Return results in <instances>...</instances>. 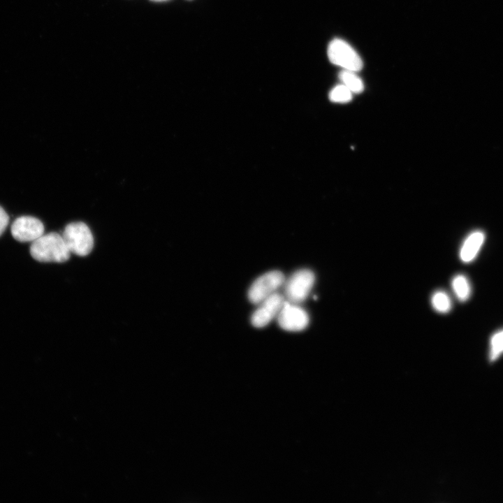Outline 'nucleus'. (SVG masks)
Instances as JSON below:
<instances>
[{
	"mask_svg": "<svg viewBox=\"0 0 503 503\" xmlns=\"http://www.w3.org/2000/svg\"><path fill=\"white\" fill-rule=\"evenodd\" d=\"M352 94L346 86L340 84L332 89L329 94V98L333 102L344 103L351 100Z\"/></svg>",
	"mask_w": 503,
	"mask_h": 503,
	"instance_id": "obj_14",
	"label": "nucleus"
},
{
	"mask_svg": "<svg viewBox=\"0 0 503 503\" xmlns=\"http://www.w3.org/2000/svg\"><path fill=\"white\" fill-rule=\"evenodd\" d=\"M285 281L284 274L279 270H272L258 277L248 290L249 300L255 305L277 292Z\"/></svg>",
	"mask_w": 503,
	"mask_h": 503,
	"instance_id": "obj_5",
	"label": "nucleus"
},
{
	"mask_svg": "<svg viewBox=\"0 0 503 503\" xmlns=\"http://www.w3.org/2000/svg\"><path fill=\"white\" fill-rule=\"evenodd\" d=\"M9 222V217L6 211L0 206V236L4 232Z\"/></svg>",
	"mask_w": 503,
	"mask_h": 503,
	"instance_id": "obj_15",
	"label": "nucleus"
},
{
	"mask_svg": "<svg viewBox=\"0 0 503 503\" xmlns=\"http://www.w3.org/2000/svg\"><path fill=\"white\" fill-rule=\"evenodd\" d=\"M279 326L284 330L291 332L303 330L309 324L307 312L299 306L285 300L277 316Z\"/></svg>",
	"mask_w": 503,
	"mask_h": 503,
	"instance_id": "obj_6",
	"label": "nucleus"
},
{
	"mask_svg": "<svg viewBox=\"0 0 503 503\" xmlns=\"http://www.w3.org/2000/svg\"><path fill=\"white\" fill-rule=\"evenodd\" d=\"M284 301V295L276 292L258 303L251 317L252 326L256 328L266 326L274 318H277Z\"/></svg>",
	"mask_w": 503,
	"mask_h": 503,
	"instance_id": "obj_7",
	"label": "nucleus"
},
{
	"mask_svg": "<svg viewBox=\"0 0 503 503\" xmlns=\"http://www.w3.org/2000/svg\"><path fill=\"white\" fill-rule=\"evenodd\" d=\"M431 305L433 309L439 313H447L452 307L449 296L444 291H437L432 294Z\"/></svg>",
	"mask_w": 503,
	"mask_h": 503,
	"instance_id": "obj_12",
	"label": "nucleus"
},
{
	"mask_svg": "<svg viewBox=\"0 0 503 503\" xmlns=\"http://www.w3.org/2000/svg\"><path fill=\"white\" fill-rule=\"evenodd\" d=\"M10 231L17 241L32 242L44 234V226L42 221L36 217L22 216L13 221Z\"/></svg>",
	"mask_w": 503,
	"mask_h": 503,
	"instance_id": "obj_8",
	"label": "nucleus"
},
{
	"mask_svg": "<svg viewBox=\"0 0 503 503\" xmlns=\"http://www.w3.org/2000/svg\"><path fill=\"white\" fill-rule=\"evenodd\" d=\"M151 1H167V0H151Z\"/></svg>",
	"mask_w": 503,
	"mask_h": 503,
	"instance_id": "obj_16",
	"label": "nucleus"
},
{
	"mask_svg": "<svg viewBox=\"0 0 503 503\" xmlns=\"http://www.w3.org/2000/svg\"><path fill=\"white\" fill-rule=\"evenodd\" d=\"M61 235L71 253L85 256L93 249L92 233L84 222L75 221L67 224Z\"/></svg>",
	"mask_w": 503,
	"mask_h": 503,
	"instance_id": "obj_2",
	"label": "nucleus"
},
{
	"mask_svg": "<svg viewBox=\"0 0 503 503\" xmlns=\"http://www.w3.org/2000/svg\"><path fill=\"white\" fill-rule=\"evenodd\" d=\"M503 353V329L495 333L490 340L489 358L495 361Z\"/></svg>",
	"mask_w": 503,
	"mask_h": 503,
	"instance_id": "obj_13",
	"label": "nucleus"
},
{
	"mask_svg": "<svg viewBox=\"0 0 503 503\" xmlns=\"http://www.w3.org/2000/svg\"><path fill=\"white\" fill-rule=\"evenodd\" d=\"M451 287L456 298L461 302L468 300L471 294V286L465 275H456L451 281Z\"/></svg>",
	"mask_w": 503,
	"mask_h": 503,
	"instance_id": "obj_10",
	"label": "nucleus"
},
{
	"mask_svg": "<svg viewBox=\"0 0 503 503\" xmlns=\"http://www.w3.org/2000/svg\"><path fill=\"white\" fill-rule=\"evenodd\" d=\"M327 53L331 63L344 70L358 72L363 68V61L358 54L342 39L333 40L328 45Z\"/></svg>",
	"mask_w": 503,
	"mask_h": 503,
	"instance_id": "obj_4",
	"label": "nucleus"
},
{
	"mask_svg": "<svg viewBox=\"0 0 503 503\" xmlns=\"http://www.w3.org/2000/svg\"><path fill=\"white\" fill-rule=\"evenodd\" d=\"M356 72L343 69L339 73V78L344 86L352 93L358 94L363 91L364 85Z\"/></svg>",
	"mask_w": 503,
	"mask_h": 503,
	"instance_id": "obj_11",
	"label": "nucleus"
},
{
	"mask_svg": "<svg viewBox=\"0 0 503 503\" xmlns=\"http://www.w3.org/2000/svg\"><path fill=\"white\" fill-rule=\"evenodd\" d=\"M315 282L314 272L309 269H300L293 273L283 284L285 300L296 304L305 301Z\"/></svg>",
	"mask_w": 503,
	"mask_h": 503,
	"instance_id": "obj_3",
	"label": "nucleus"
},
{
	"mask_svg": "<svg viewBox=\"0 0 503 503\" xmlns=\"http://www.w3.org/2000/svg\"><path fill=\"white\" fill-rule=\"evenodd\" d=\"M485 240V234L480 230L467 235L460 249V258L463 263L472 262L477 256Z\"/></svg>",
	"mask_w": 503,
	"mask_h": 503,
	"instance_id": "obj_9",
	"label": "nucleus"
},
{
	"mask_svg": "<svg viewBox=\"0 0 503 503\" xmlns=\"http://www.w3.org/2000/svg\"><path fill=\"white\" fill-rule=\"evenodd\" d=\"M30 254L40 262L63 263L69 259L71 252L62 235L52 232L43 234L32 242Z\"/></svg>",
	"mask_w": 503,
	"mask_h": 503,
	"instance_id": "obj_1",
	"label": "nucleus"
}]
</instances>
